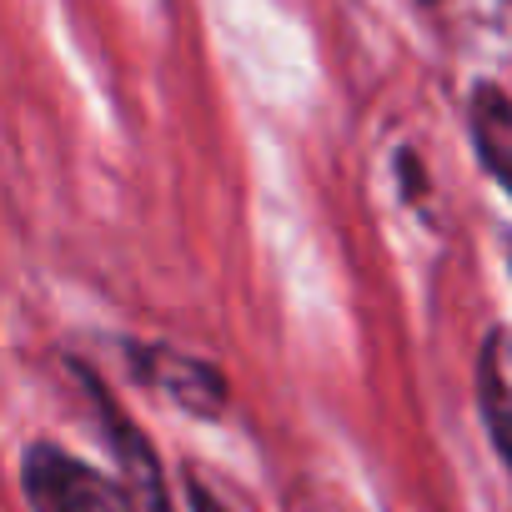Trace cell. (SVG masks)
<instances>
[{
  "mask_svg": "<svg viewBox=\"0 0 512 512\" xmlns=\"http://www.w3.org/2000/svg\"><path fill=\"white\" fill-rule=\"evenodd\" d=\"M21 487L31 512H141L126 482L71 457L56 442H31L21 457Z\"/></svg>",
  "mask_w": 512,
  "mask_h": 512,
  "instance_id": "obj_1",
  "label": "cell"
},
{
  "mask_svg": "<svg viewBox=\"0 0 512 512\" xmlns=\"http://www.w3.org/2000/svg\"><path fill=\"white\" fill-rule=\"evenodd\" d=\"M131 372L136 382L156 387L166 402H176L191 417H221L226 412V377L176 347H131Z\"/></svg>",
  "mask_w": 512,
  "mask_h": 512,
  "instance_id": "obj_2",
  "label": "cell"
},
{
  "mask_svg": "<svg viewBox=\"0 0 512 512\" xmlns=\"http://www.w3.org/2000/svg\"><path fill=\"white\" fill-rule=\"evenodd\" d=\"M467 136L482 171L512 196V81H477L467 91Z\"/></svg>",
  "mask_w": 512,
  "mask_h": 512,
  "instance_id": "obj_3",
  "label": "cell"
},
{
  "mask_svg": "<svg viewBox=\"0 0 512 512\" xmlns=\"http://www.w3.org/2000/svg\"><path fill=\"white\" fill-rule=\"evenodd\" d=\"M477 412L497 457L512 467V327H492L477 347Z\"/></svg>",
  "mask_w": 512,
  "mask_h": 512,
  "instance_id": "obj_4",
  "label": "cell"
},
{
  "mask_svg": "<svg viewBox=\"0 0 512 512\" xmlns=\"http://www.w3.org/2000/svg\"><path fill=\"white\" fill-rule=\"evenodd\" d=\"M186 487H191V507H196V512H221V502H216V497H211V492H206L196 477H191Z\"/></svg>",
  "mask_w": 512,
  "mask_h": 512,
  "instance_id": "obj_5",
  "label": "cell"
},
{
  "mask_svg": "<svg viewBox=\"0 0 512 512\" xmlns=\"http://www.w3.org/2000/svg\"><path fill=\"white\" fill-rule=\"evenodd\" d=\"M422 6H442V0H422Z\"/></svg>",
  "mask_w": 512,
  "mask_h": 512,
  "instance_id": "obj_6",
  "label": "cell"
},
{
  "mask_svg": "<svg viewBox=\"0 0 512 512\" xmlns=\"http://www.w3.org/2000/svg\"><path fill=\"white\" fill-rule=\"evenodd\" d=\"M507 262H512V251H507Z\"/></svg>",
  "mask_w": 512,
  "mask_h": 512,
  "instance_id": "obj_7",
  "label": "cell"
}]
</instances>
